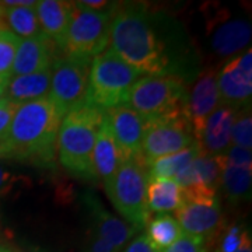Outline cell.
<instances>
[{
  "label": "cell",
  "instance_id": "cell-1",
  "mask_svg": "<svg viewBox=\"0 0 252 252\" xmlns=\"http://www.w3.org/2000/svg\"><path fill=\"white\" fill-rule=\"evenodd\" d=\"M109 41V49L142 74L160 76L171 70V56L167 45L144 7H115L111 18Z\"/></svg>",
  "mask_w": 252,
  "mask_h": 252
},
{
  "label": "cell",
  "instance_id": "cell-2",
  "mask_svg": "<svg viewBox=\"0 0 252 252\" xmlns=\"http://www.w3.org/2000/svg\"><path fill=\"white\" fill-rule=\"evenodd\" d=\"M62 122L49 97L20 105L0 143V157L48 167L55 160Z\"/></svg>",
  "mask_w": 252,
  "mask_h": 252
},
{
  "label": "cell",
  "instance_id": "cell-3",
  "mask_svg": "<svg viewBox=\"0 0 252 252\" xmlns=\"http://www.w3.org/2000/svg\"><path fill=\"white\" fill-rule=\"evenodd\" d=\"M105 111L84 104L63 118L58 132V156L63 168L81 180H97L93 152Z\"/></svg>",
  "mask_w": 252,
  "mask_h": 252
},
{
  "label": "cell",
  "instance_id": "cell-4",
  "mask_svg": "<svg viewBox=\"0 0 252 252\" xmlns=\"http://www.w3.org/2000/svg\"><path fill=\"white\" fill-rule=\"evenodd\" d=\"M142 79V73L124 62L111 49L94 58L89 76L87 102L108 111L126 104L129 91Z\"/></svg>",
  "mask_w": 252,
  "mask_h": 252
},
{
  "label": "cell",
  "instance_id": "cell-5",
  "mask_svg": "<svg viewBox=\"0 0 252 252\" xmlns=\"http://www.w3.org/2000/svg\"><path fill=\"white\" fill-rule=\"evenodd\" d=\"M146 121L185 115L187 89L175 74L146 76L136 81L126 99Z\"/></svg>",
  "mask_w": 252,
  "mask_h": 252
},
{
  "label": "cell",
  "instance_id": "cell-6",
  "mask_svg": "<svg viewBox=\"0 0 252 252\" xmlns=\"http://www.w3.org/2000/svg\"><path fill=\"white\" fill-rule=\"evenodd\" d=\"M146 168L142 158L124 160L107 190L112 205L136 230L146 227L150 217L146 199L149 182Z\"/></svg>",
  "mask_w": 252,
  "mask_h": 252
},
{
  "label": "cell",
  "instance_id": "cell-7",
  "mask_svg": "<svg viewBox=\"0 0 252 252\" xmlns=\"http://www.w3.org/2000/svg\"><path fill=\"white\" fill-rule=\"evenodd\" d=\"M114 10L95 11L84 7L80 1H74L64 44L67 56L91 61L102 54L109 42V28Z\"/></svg>",
  "mask_w": 252,
  "mask_h": 252
},
{
  "label": "cell",
  "instance_id": "cell-8",
  "mask_svg": "<svg viewBox=\"0 0 252 252\" xmlns=\"http://www.w3.org/2000/svg\"><path fill=\"white\" fill-rule=\"evenodd\" d=\"M91 61L66 56L52 63V81L49 98L59 117L87 104Z\"/></svg>",
  "mask_w": 252,
  "mask_h": 252
},
{
  "label": "cell",
  "instance_id": "cell-9",
  "mask_svg": "<svg viewBox=\"0 0 252 252\" xmlns=\"http://www.w3.org/2000/svg\"><path fill=\"white\" fill-rule=\"evenodd\" d=\"M196 143L185 115L146 121L142 160L149 167L154 160L178 153Z\"/></svg>",
  "mask_w": 252,
  "mask_h": 252
},
{
  "label": "cell",
  "instance_id": "cell-10",
  "mask_svg": "<svg viewBox=\"0 0 252 252\" xmlns=\"http://www.w3.org/2000/svg\"><path fill=\"white\" fill-rule=\"evenodd\" d=\"M175 220L182 233L200 237L206 243L217 238L224 228V216L217 198L182 200L175 210Z\"/></svg>",
  "mask_w": 252,
  "mask_h": 252
},
{
  "label": "cell",
  "instance_id": "cell-11",
  "mask_svg": "<svg viewBox=\"0 0 252 252\" xmlns=\"http://www.w3.org/2000/svg\"><path fill=\"white\" fill-rule=\"evenodd\" d=\"M105 112L118 150L122 156V161L142 158V146L146 127L143 118L126 104L118 105Z\"/></svg>",
  "mask_w": 252,
  "mask_h": 252
},
{
  "label": "cell",
  "instance_id": "cell-12",
  "mask_svg": "<svg viewBox=\"0 0 252 252\" xmlns=\"http://www.w3.org/2000/svg\"><path fill=\"white\" fill-rule=\"evenodd\" d=\"M220 102L221 99L217 87V74L213 70L202 73L187 97L185 105V117L188 119L195 140L209 115L219 108Z\"/></svg>",
  "mask_w": 252,
  "mask_h": 252
},
{
  "label": "cell",
  "instance_id": "cell-13",
  "mask_svg": "<svg viewBox=\"0 0 252 252\" xmlns=\"http://www.w3.org/2000/svg\"><path fill=\"white\" fill-rule=\"evenodd\" d=\"M237 114V108L223 104L209 115L196 136V143L202 153L221 156L228 150L231 146V126L234 124Z\"/></svg>",
  "mask_w": 252,
  "mask_h": 252
},
{
  "label": "cell",
  "instance_id": "cell-14",
  "mask_svg": "<svg viewBox=\"0 0 252 252\" xmlns=\"http://www.w3.org/2000/svg\"><path fill=\"white\" fill-rule=\"evenodd\" d=\"M81 200L93 221L91 228L107 243L121 251L137 230L108 212L94 193H86Z\"/></svg>",
  "mask_w": 252,
  "mask_h": 252
},
{
  "label": "cell",
  "instance_id": "cell-15",
  "mask_svg": "<svg viewBox=\"0 0 252 252\" xmlns=\"http://www.w3.org/2000/svg\"><path fill=\"white\" fill-rule=\"evenodd\" d=\"M54 46H56L44 34L31 38H20L10 77L24 76L44 70L52 66Z\"/></svg>",
  "mask_w": 252,
  "mask_h": 252
},
{
  "label": "cell",
  "instance_id": "cell-16",
  "mask_svg": "<svg viewBox=\"0 0 252 252\" xmlns=\"http://www.w3.org/2000/svg\"><path fill=\"white\" fill-rule=\"evenodd\" d=\"M36 16L41 32L49 38L55 45L64 49L67 30L73 13L72 1L63 0H41L36 1Z\"/></svg>",
  "mask_w": 252,
  "mask_h": 252
},
{
  "label": "cell",
  "instance_id": "cell-17",
  "mask_svg": "<svg viewBox=\"0 0 252 252\" xmlns=\"http://www.w3.org/2000/svg\"><path fill=\"white\" fill-rule=\"evenodd\" d=\"M121 162H122V156L118 150L108 117L105 112V118L99 126L94 143V152H93V164H94L95 175L97 178L102 180L105 190H108L111 187V182L114 180Z\"/></svg>",
  "mask_w": 252,
  "mask_h": 252
},
{
  "label": "cell",
  "instance_id": "cell-18",
  "mask_svg": "<svg viewBox=\"0 0 252 252\" xmlns=\"http://www.w3.org/2000/svg\"><path fill=\"white\" fill-rule=\"evenodd\" d=\"M217 87L224 105H247L252 94V73L245 72L235 58L217 74Z\"/></svg>",
  "mask_w": 252,
  "mask_h": 252
},
{
  "label": "cell",
  "instance_id": "cell-19",
  "mask_svg": "<svg viewBox=\"0 0 252 252\" xmlns=\"http://www.w3.org/2000/svg\"><path fill=\"white\" fill-rule=\"evenodd\" d=\"M52 81V66L44 70L24 76L10 77L6 98L16 105H23L27 102L49 97Z\"/></svg>",
  "mask_w": 252,
  "mask_h": 252
},
{
  "label": "cell",
  "instance_id": "cell-20",
  "mask_svg": "<svg viewBox=\"0 0 252 252\" xmlns=\"http://www.w3.org/2000/svg\"><path fill=\"white\" fill-rule=\"evenodd\" d=\"M221 171L223 165L219 156L200 153L174 181L180 185V188L202 187L217 190L221 182Z\"/></svg>",
  "mask_w": 252,
  "mask_h": 252
},
{
  "label": "cell",
  "instance_id": "cell-21",
  "mask_svg": "<svg viewBox=\"0 0 252 252\" xmlns=\"http://www.w3.org/2000/svg\"><path fill=\"white\" fill-rule=\"evenodd\" d=\"M251 34L250 21L244 18L227 20L215 30L212 35V49L220 56H230L250 44Z\"/></svg>",
  "mask_w": 252,
  "mask_h": 252
},
{
  "label": "cell",
  "instance_id": "cell-22",
  "mask_svg": "<svg viewBox=\"0 0 252 252\" xmlns=\"http://www.w3.org/2000/svg\"><path fill=\"white\" fill-rule=\"evenodd\" d=\"M149 210L156 213L175 212L182 203V190L174 180H149L146 189Z\"/></svg>",
  "mask_w": 252,
  "mask_h": 252
},
{
  "label": "cell",
  "instance_id": "cell-23",
  "mask_svg": "<svg viewBox=\"0 0 252 252\" xmlns=\"http://www.w3.org/2000/svg\"><path fill=\"white\" fill-rule=\"evenodd\" d=\"M200 153H202L200 147L198 143H195L182 152L160 157L147 167L149 168L147 177L149 180H157V178L175 180V177L184 171Z\"/></svg>",
  "mask_w": 252,
  "mask_h": 252
},
{
  "label": "cell",
  "instance_id": "cell-24",
  "mask_svg": "<svg viewBox=\"0 0 252 252\" xmlns=\"http://www.w3.org/2000/svg\"><path fill=\"white\" fill-rule=\"evenodd\" d=\"M220 161L223 165L221 171V185L224 193L231 202H240L250 198L252 184V165H231L223 161L221 156Z\"/></svg>",
  "mask_w": 252,
  "mask_h": 252
},
{
  "label": "cell",
  "instance_id": "cell-25",
  "mask_svg": "<svg viewBox=\"0 0 252 252\" xmlns=\"http://www.w3.org/2000/svg\"><path fill=\"white\" fill-rule=\"evenodd\" d=\"M1 20H4L6 26L18 38L20 36L31 38V36H36L39 35V34H42L41 32V27H39V23H38L35 6H21V7L3 6Z\"/></svg>",
  "mask_w": 252,
  "mask_h": 252
},
{
  "label": "cell",
  "instance_id": "cell-26",
  "mask_svg": "<svg viewBox=\"0 0 252 252\" xmlns=\"http://www.w3.org/2000/svg\"><path fill=\"white\" fill-rule=\"evenodd\" d=\"M146 235L157 251H162L180 238L182 235V228L175 217L160 215L149 223Z\"/></svg>",
  "mask_w": 252,
  "mask_h": 252
},
{
  "label": "cell",
  "instance_id": "cell-27",
  "mask_svg": "<svg viewBox=\"0 0 252 252\" xmlns=\"http://www.w3.org/2000/svg\"><path fill=\"white\" fill-rule=\"evenodd\" d=\"M231 142L234 146L251 150L252 147V117L251 108H244L237 114L231 126Z\"/></svg>",
  "mask_w": 252,
  "mask_h": 252
},
{
  "label": "cell",
  "instance_id": "cell-28",
  "mask_svg": "<svg viewBox=\"0 0 252 252\" xmlns=\"http://www.w3.org/2000/svg\"><path fill=\"white\" fill-rule=\"evenodd\" d=\"M20 38L7 30H0V77H10Z\"/></svg>",
  "mask_w": 252,
  "mask_h": 252
},
{
  "label": "cell",
  "instance_id": "cell-29",
  "mask_svg": "<svg viewBox=\"0 0 252 252\" xmlns=\"http://www.w3.org/2000/svg\"><path fill=\"white\" fill-rule=\"evenodd\" d=\"M248 238H250V233L244 230L241 225H231L230 228L225 230V234L220 241L217 252H237Z\"/></svg>",
  "mask_w": 252,
  "mask_h": 252
},
{
  "label": "cell",
  "instance_id": "cell-30",
  "mask_svg": "<svg viewBox=\"0 0 252 252\" xmlns=\"http://www.w3.org/2000/svg\"><path fill=\"white\" fill-rule=\"evenodd\" d=\"M160 252H207V247L203 238L182 233L175 243Z\"/></svg>",
  "mask_w": 252,
  "mask_h": 252
},
{
  "label": "cell",
  "instance_id": "cell-31",
  "mask_svg": "<svg viewBox=\"0 0 252 252\" xmlns=\"http://www.w3.org/2000/svg\"><path fill=\"white\" fill-rule=\"evenodd\" d=\"M223 161L231 165H252L251 150L231 144L224 154H221Z\"/></svg>",
  "mask_w": 252,
  "mask_h": 252
},
{
  "label": "cell",
  "instance_id": "cell-32",
  "mask_svg": "<svg viewBox=\"0 0 252 252\" xmlns=\"http://www.w3.org/2000/svg\"><path fill=\"white\" fill-rule=\"evenodd\" d=\"M20 105L13 104L11 101L4 98L0 102V143L4 140V137L9 132L10 124L13 121V117Z\"/></svg>",
  "mask_w": 252,
  "mask_h": 252
},
{
  "label": "cell",
  "instance_id": "cell-33",
  "mask_svg": "<svg viewBox=\"0 0 252 252\" xmlns=\"http://www.w3.org/2000/svg\"><path fill=\"white\" fill-rule=\"evenodd\" d=\"M86 252H121L115 247L107 243L102 237H99L93 228L87 233V241H86Z\"/></svg>",
  "mask_w": 252,
  "mask_h": 252
},
{
  "label": "cell",
  "instance_id": "cell-34",
  "mask_svg": "<svg viewBox=\"0 0 252 252\" xmlns=\"http://www.w3.org/2000/svg\"><path fill=\"white\" fill-rule=\"evenodd\" d=\"M124 252H160V251H157L153 245H152V243H150V241H149V238H147V235L142 234V235H139L137 238H135L132 243L129 244Z\"/></svg>",
  "mask_w": 252,
  "mask_h": 252
},
{
  "label": "cell",
  "instance_id": "cell-35",
  "mask_svg": "<svg viewBox=\"0 0 252 252\" xmlns=\"http://www.w3.org/2000/svg\"><path fill=\"white\" fill-rule=\"evenodd\" d=\"M9 79L10 77H0V102L6 98V90H7Z\"/></svg>",
  "mask_w": 252,
  "mask_h": 252
},
{
  "label": "cell",
  "instance_id": "cell-36",
  "mask_svg": "<svg viewBox=\"0 0 252 252\" xmlns=\"http://www.w3.org/2000/svg\"><path fill=\"white\" fill-rule=\"evenodd\" d=\"M7 180H9V172L6 171V170L0 165V189L6 185Z\"/></svg>",
  "mask_w": 252,
  "mask_h": 252
},
{
  "label": "cell",
  "instance_id": "cell-37",
  "mask_svg": "<svg viewBox=\"0 0 252 252\" xmlns=\"http://www.w3.org/2000/svg\"><path fill=\"white\" fill-rule=\"evenodd\" d=\"M237 252H252V247H251V238H248L245 243L241 245V248L238 250Z\"/></svg>",
  "mask_w": 252,
  "mask_h": 252
},
{
  "label": "cell",
  "instance_id": "cell-38",
  "mask_svg": "<svg viewBox=\"0 0 252 252\" xmlns=\"http://www.w3.org/2000/svg\"><path fill=\"white\" fill-rule=\"evenodd\" d=\"M1 16H3V4L0 1V20H1Z\"/></svg>",
  "mask_w": 252,
  "mask_h": 252
},
{
  "label": "cell",
  "instance_id": "cell-39",
  "mask_svg": "<svg viewBox=\"0 0 252 252\" xmlns=\"http://www.w3.org/2000/svg\"><path fill=\"white\" fill-rule=\"evenodd\" d=\"M0 252H11L9 250H6V248H0Z\"/></svg>",
  "mask_w": 252,
  "mask_h": 252
}]
</instances>
